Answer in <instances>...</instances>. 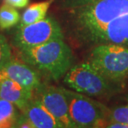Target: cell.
<instances>
[{
  "label": "cell",
  "instance_id": "6da1fadb",
  "mask_svg": "<svg viewBox=\"0 0 128 128\" xmlns=\"http://www.w3.org/2000/svg\"><path fill=\"white\" fill-rule=\"evenodd\" d=\"M63 12H66V32L70 38L88 48L110 22L128 14V0H99Z\"/></svg>",
  "mask_w": 128,
  "mask_h": 128
},
{
  "label": "cell",
  "instance_id": "7a4b0ae2",
  "mask_svg": "<svg viewBox=\"0 0 128 128\" xmlns=\"http://www.w3.org/2000/svg\"><path fill=\"white\" fill-rule=\"evenodd\" d=\"M17 52L19 59L53 81L62 78L73 65L72 51L64 39L52 40Z\"/></svg>",
  "mask_w": 128,
  "mask_h": 128
},
{
  "label": "cell",
  "instance_id": "3957f363",
  "mask_svg": "<svg viewBox=\"0 0 128 128\" xmlns=\"http://www.w3.org/2000/svg\"><path fill=\"white\" fill-rule=\"evenodd\" d=\"M63 82L72 90L91 97L109 96L121 91V84L108 80L86 61L72 66Z\"/></svg>",
  "mask_w": 128,
  "mask_h": 128
},
{
  "label": "cell",
  "instance_id": "277c9868",
  "mask_svg": "<svg viewBox=\"0 0 128 128\" xmlns=\"http://www.w3.org/2000/svg\"><path fill=\"white\" fill-rule=\"evenodd\" d=\"M105 78L122 84L128 79V47L113 43L98 44L91 48L86 58Z\"/></svg>",
  "mask_w": 128,
  "mask_h": 128
},
{
  "label": "cell",
  "instance_id": "5b68a950",
  "mask_svg": "<svg viewBox=\"0 0 128 128\" xmlns=\"http://www.w3.org/2000/svg\"><path fill=\"white\" fill-rule=\"evenodd\" d=\"M74 128L105 127L110 109L91 96L62 88Z\"/></svg>",
  "mask_w": 128,
  "mask_h": 128
},
{
  "label": "cell",
  "instance_id": "8992f818",
  "mask_svg": "<svg viewBox=\"0 0 128 128\" xmlns=\"http://www.w3.org/2000/svg\"><path fill=\"white\" fill-rule=\"evenodd\" d=\"M64 38V31L59 22L52 16H48L31 24L18 26L12 44L16 50H20Z\"/></svg>",
  "mask_w": 128,
  "mask_h": 128
},
{
  "label": "cell",
  "instance_id": "52a82bcc",
  "mask_svg": "<svg viewBox=\"0 0 128 128\" xmlns=\"http://www.w3.org/2000/svg\"><path fill=\"white\" fill-rule=\"evenodd\" d=\"M33 96L56 117L62 128H74L69 116L68 103L62 86L42 83L34 92Z\"/></svg>",
  "mask_w": 128,
  "mask_h": 128
},
{
  "label": "cell",
  "instance_id": "ba28073f",
  "mask_svg": "<svg viewBox=\"0 0 128 128\" xmlns=\"http://www.w3.org/2000/svg\"><path fill=\"white\" fill-rule=\"evenodd\" d=\"M1 70L12 80L32 92L42 85L41 76L39 72L21 59H15L12 58L1 68Z\"/></svg>",
  "mask_w": 128,
  "mask_h": 128
},
{
  "label": "cell",
  "instance_id": "9c48e42d",
  "mask_svg": "<svg viewBox=\"0 0 128 128\" xmlns=\"http://www.w3.org/2000/svg\"><path fill=\"white\" fill-rule=\"evenodd\" d=\"M113 43L128 47V14L110 22L89 43V48L98 44Z\"/></svg>",
  "mask_w": 128,
  "mask_h": 128
},
{
  "label": "cell",
  "instance_id": "30bf717a",
  "mask_svg": "<svg viewBox=\"0 0 128 128\" xmlns=\"http://www.w3.org/2000/svg\"><path fill=\"white\" fill-rule=\"evenodd\" d=\"M32 96L33 92L8 78L0 69V98L11 102L22 112Z\"/></svg>",
  "mask_w": 128,
  "mask_h": 128
},
{
  "label": "cell",
  "instance_id": "8fae6325",
  "mask_svg": "<svg viewBox=\"0 0 128 128\" xmlns=\"http://www.w3.org/2000/svg\"><path fill=\"white\" fill-rule=\"evenodd\" d=\"M21 112L28 119L33 128H62L56 117L34 96Z\"/></svg>",
  "mask_w": 128,
  "mask_h": 128
},
{
  "label": "cell",
  "instance_id": "7c38bea8",
  "mask_svg": "<svg viewBox=\"0 0 128 128\" xmlns=\"http://www.w3.org/2000/svg\"><path fill=\"white\" fill-rule=\"evenodd\" d=\"M55 0H45L30 4L21 16L18 26L31 24L46 18L50 6Z\"/></svg>",
  "mask_w": 128,
  "mask_h": 128
},
{
  "label": "cell",
  "instance_id": "4fadbf2b",
  "mask_svg": "<svg viewBox=\"0 0 128 128\" xmlns=\"http://www.w3.org/2000/svg\"><path fill=\"white\" fill-rule=\"evenodd\" d=\"M18 110L11 102L0 98V128L14 127L20 115Z\"/></svg>",
  "mask_w": 128,
  "mask_h": 128
},
{
  "label": "cell",
  "instance_id": "5bb4252c",
  "mask_svg": "<svg viewBox=\"0 0 128 128\" xmlns=\"http://www.w3.org/2000/svg\"><path fill=\"white\" fill-rule=\"evenodd\" d=\"M21 19L16 8L2 2L0 5V29L8 30L18 24Z\"/></svg>",
  "mask_w": 128,
  "mask_h": 128
},
{
  "label": "cell",
  "instance_id": "9a60e30c",
  "mask_svg": "<svg viewBox=\"0 0 128 128\" xmlns=\"http://www.w3.org/2000/svg\"><path fill=\"white\" fill-rule=\"evenodd\" d=\"M107 122H117L128 126V103L126 106L110 109Z\"/></svg>",
  "mask_w": 128,
  "mask_h": 128
},
{
  "label": "cell",
  "instance_id": "2e32d148",
  "mask_svg": "<svg viewBox=\"0 0 128 128\" xmlns=\"http://www.w3.org/2000/svg\"><path fill=\"white\" fill-rule=\"evenodd\" d=\"M97 1L99 0H55L56 6L62 11L83 7L86 5L94 4Z\"/></svg>",
  "mask_w": 128,
  "mask_h": 128
},
{
  "label": "cell",
  "instance_id": "e0dca14e",
  "mask_svg": "<svg viewBox=\"0 0 128 128\" xmlns=\"http://www.w3.org/2000/svg\"><path fill=\"white\" fill-rule=\"evenodd\" d=\"M12 56V49L8 44L6 38L0 33V69L7 62H8Z\"/></svg>",
  "mask_w": 128,
  "mask_h": 128
},
{
  "label": "cell",
  "instance_id": "ac0fdd59",
  "mask_svg": "<svg viewBox=\"0 0 128 128\" xmlns=\"http://www.w3.org/2000/svg\"><path fill=\"white\" fill-rule=\"evenodd\" d=\"M14 128H33V126L31 122L28 121V119L25 116V115L21 112L15 122Z\"/></svg>",
  "mask_w": 128,
  "mask_h": 128
},
{
  "label": "cell",
  "instance_id": "d6986e66",
  "mask_svg": "<svg viewBox=\"0 0 128 128\" xmlns=\"http://www.w3.org/2000/svg\"><path fill=\"white\" fill-rule=\"evenodd\" d=\"M4 2L16 8H22L28 4L29 0H4Z\"/></svg>",
  "mask_w": 128,
  "mask_h": 128
},
{
  "label": "cell",
  "instance_id": "ffe728a7",
  "mask_svg": "<svg viewBox=\"0 0 128 128\" xmlns=\"http://www.w3.org/2000/svg\"><path fill=\"white\" fill-rule=\"evenodd\" d=\"M105 127H109V128H128V126L126 124L121 123V122H107Z\"/></svg>",
  "mask_w": 128,
  "mask_h": 128
},
{
  "label": "cell",
  "instance_id": "44dd1931",
  "mask_svg": "<svg viewBox=\"0 0 128 128\" xmlns=\"http://www.w3.org/2000/svg\"><path fill=\"white\" fill-rule=\"evenodd\" d=\"M126 101H127V103H128V96H127V98H126Z\"/></svg>",
  "mask_w": 128,
  "mask_h": 128
},
{
  "label": "cell",
  "instance_id": "7402d4cb",
  "mask_svg": "<svg viewBox=\"0 0 128 128\" xmlns=\"http://www.w3.org/2000/svg\"><path fill=\"white\" fill-rule=\"evenodd\" d=\"M1 2H2V0H0V4H1Z\"/></svg>",
  "mask_w": 128,
  "mask_h": 128
}]
</instances>
